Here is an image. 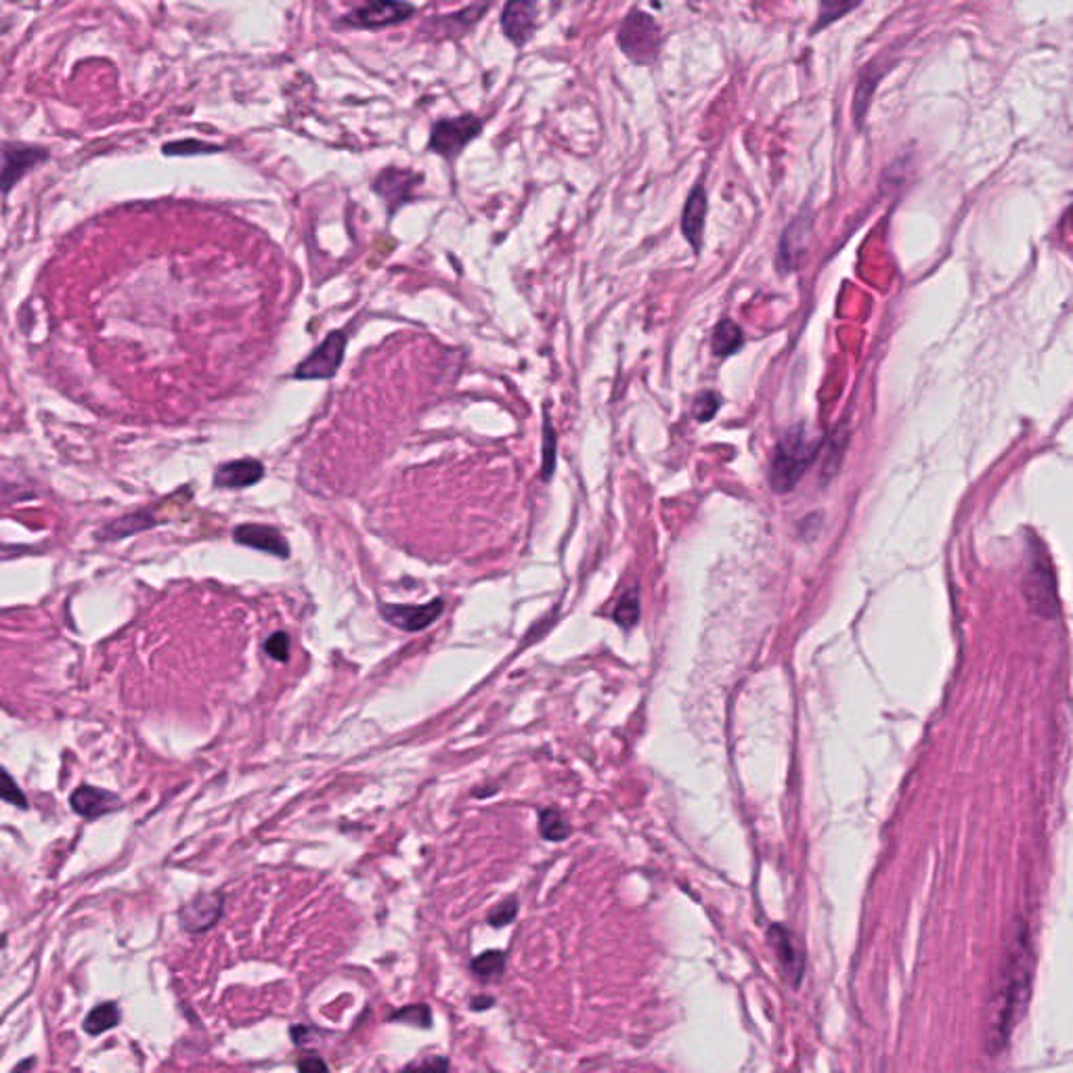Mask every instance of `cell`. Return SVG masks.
<instances>
[{
  "instance_id": "cell-33",
  "label": "cell",
  "mask_w": 1073,
  "mask_h": 1073,
  "mask_svg": "<svg viewBox=\"0 0 1073 1073\" xmlns=\"http://www.w3.org/2000/svg\"><path fill=\"white\" fill-rule=\"evenodd\" d=\"M470 1004H472V1011H487L495 1004V1000L489 996H478V998H472Z\"/></svg>"
},
{
  "instance_id": "cell-2",
  "label": "cell",
  "mask_w": 1073,
  "mask_h": 1073,
  "mask_svg": "<svg viewBox=\"0 0 1073 1073\" xmlns=\"http://www.w3.org/2000/svg\"><path fill=\"white\" fill-rule=\"evenodd\" d=\"M820 451V443L809 439L805 430L788 432L778 443L770 464V485L778 493L795 489L803 472L812 466Z\"/></svg>"
},
{
  "instance_id": "cell-25",
  "label": "cell",
  "mask_w": 1073,
  "mask_h": 1073,
  "mask_svg": "<svg viewBox=\"0 0 1073 1073\" xmlns=\"http://www.w3.org/2000/svg\"><path fill=\"white\" fill-rule=\"evenodd\" d=\"M612 619H615L617 625H621L623 629H631L635 623H638V619H640L638 591H635V589L627 591V594L615 606V612H612Z\"/></svg>"
},
{
  "instance_id": "cell-17",
  "label": "cell",
  "mask_w": 1073,
  "mask_h": 1073,
  "mask_svg": "<svg viewBox=\"0 0 1073 1073\" xmlns=\"http://www.w3.org/2000/svg\"><path fill=\"white\" fill-rule=\"evenodd\" d=\"M1036 587H1027V598L1038 610H1055V587H1053V575L1048 568H1044V560L1036 562L1034 575H1032Z\"/></svg>"
},
{
  "instance_id": "cell-5",
  "label": "cell",
  "mask_w": 1073,
  "mask_h": 1073,
  "mask_svg": "<svg viewBox=\"0 0 1073 1073\" xmlns=\"http://www.w3.org/2000/svg\"><path fill=\"white\" fill-rule=\"evenodd\" d=\"M415 15V7L405 0H367L365 5L353 9L342 17V24L357 30H382L394 24H403Z\"/></svg>"
},
{
  "instance_id": "cell-4",
  "label": "cell",
  "mask_w": 1073,
  "mask_h": 1073,
  "mask_svg": "<svg viewBox=\"0 0 1073 1073\" xmlns=\"http://www.w3.org/2000/svg\"><path fill=\"white\" fill-rule=\"evenodd\" d=\"M483 126V120L474 114L441 120L432 126L428 147L445 160H455L476 137H480Z\"/></svg>"
},
{
  "instance_id": "cell-21",
  "label": "cell",
  "mask_w": 1073,
  "mask_h": 1073,
  "mask_svg": "<svg viewBox=\"0 0 1073 1073\" xmlns=\"http://www.w3.org/2000/svg\"><path fill=\"white\" fill-rule=\"evenodd\" d=\"M120 1023V1009L116 1002H105V1004H99L95 1006V1009L89 1013V1017L84 1019V1029L89 1034L97 1036V1034H103L107 1032V1029H112Z\"/></svg>"
},
{
  "instance_id": "cell-28",
  "label": "cell",
  "mask_w": 1073,
  "mask_h": 1073,
  "mask_svg": "<svg viewBox=\"0 0 1073 1073\" xmlns=\"http://www.w3.org/2000/svg\"><path fill=\"white\" fill-rule=\"evenodd\" d=\"M0 799L11 805H17L21 809L28 807L26 795L21 793V788L17 786V782L11 778V774L5 768H0Z\"/></svg>"
},
{
  "instance_id": "cell-12",
  "label": "cell",
  "mask_w": 1073,
  "mask_h": 1073,
  "mask_svg": "<svg viewBox=\"0 0 1073 1073\" xmlns=\"http://www.w3.org/2000/svg\"><path fill=\"white\" fill-rule=\"evenodd\" d=\"M233 539L239 545L250 547V550L265 552L277 558L290 556L288 539L283 537L277 529L265 527V524H239V527L233 531Z\"/></svg>"
},
{
  "instance_id": "cell-29",
  "label": "cell",
  "mask_w": 1073,
  "mask_h": 1073,
  "mask_svg": "<svg viewBox=\"0 0 1073 1073\" xmlns=\"http://www.w3.org/2000/svg\"><path fill=\"white\" fill-rule=\"evenodd\" d=\"M216 151L218 147L202 143V141H193V139L164 145L166 156H197V153H216Z\"/></svg>"
},
{
  "instance_id": "cell-11",
  "label": "cell",
  "mask_w": 1073,
  "mask_h": 1073,
  "mask_svg": "<svg viewBox=\"0 0 1073 1073\" xmlns=\"http://www.w3.org/2000/svg\"><path fill=\"white\" fill-rule=\"evenodd\" d=\"M225 895L221 891L214 893H200L197 897L183 906L181 910V923L183 929L189 933H204L210 927L216 925L218 918L223 916Z\"/></svg>"
},
{
  "instance_id": "cell-22",
  "label": "cell",
  "mask_w": 1073,
  "mask_h": 1073,
  "mask_svg": "<svg viewBox=\"0 0 1073 1073\" xmlns=\"http://www.w3.org/2000/svg\"><path fill=\"white\" fill-rule=\"evenodd\" d=\"M556 470V432L550 413H543V449H541V478L550 480Z\"/></svg>"
},
{
  "instance_id": "cell-34",
  "label": "cell",
  "mask_w": 1073,
  "mask_h": 1073,
  "mask_svg": "<svg viewBox=\"0 0 1073 1073\" xmlns=\"http://www.w3.org/2000/svg\"><path fill=\"white\" fill-rule=\"evenodd\" d=\"M415 1069H439V1071H447L449 1069V1061L447 1059H432V1061H426L422 1065H415Z\"/></svg>"
},
{
  "instance_id": "cell-9",
  "label": "cell",
  "mask_w": 1073,
  "mask_h": 1073,
  "mask_svg": "<svg viewBox=\"0 0 1073 1073\" xmlns=\"http://www.w3.org/2000/svg\"><path fill=\"white\" fill-rule=\"evenodd\" d=\"M537 28L535 0H508L501 13V30L516 47H524Z\"/></svg>"
},
{
  "instance_id": "cell-24",
  "label": "cell",
  "mask_w": 1073,
  "mask_h": 1073,
  "mask_svg": "<svg viewBox=\"0 0 1073 1073\" xmlns=\"http://www.w3.org/2000/svg\"><path fill=\"white\" fill-rule=\"evenodd\" d=\"M860 3H862V0H820L818 21L814 26V32H818L820 28H828L832 21L841 19L843 15H847L849 11L856 9Z\"/></svg>"
},
{
  "instance_id": "cell-13",
  "label": "cell",
  "mask_w": 1073,
  "mask_h": 1073,
  "mask_svg": "<svg viewBox=\"0 0 1073 1073\" xmlns=\"http://www.w3.org/2000/svg\"><path fill=\"white\" fill-rule=\"evenodd\" d=\"M72 809L86 818V820H95V818H101V816H107L116 812V809L120 807V799L118 795L109 793V791H103V788H97V786H91V784H82L78 786L72 799Z\"/></svg>"
},
{
  "instance_id": "cell-32",
  "label": "cell",
  "mask_w": 1073,
  "mask_h": 1073,
  "mask_svg": "<svg viewBox=\"0 0 1073 1073\" xmlns=\"http://www.w3.org/2000/svg\"><path fill=\"white\" fill-rule=\"evenodd\" d=\"M300 1071H327V1063H323L319 1057H306L298 1061Z\"/></svg>"
},
{
  "instance_id": "cell-8",
  "label": "cell",
  "mask_w": 1073,
  "mask_h": 1073,
  "mask_svg": "<svg viewBox=\"0 0 1073 1073\" xmlns=\"http://www.w3.org/2000/svg\"><path fill=\"white\" fill-rule=\"evenodd\" d=\"M445 610V602L441 598H436L428 604H420V606H409V604H382L380 606V615L386 623L399 627L403 631H409V633H418V631H424L428 629L436 619H439L443 615Z\"/></svg>"
},
{
  "instance_id": "cell-7",
  "label": "cell",
  "mask_w": 1073,
  "mask_h": 1073,
  "mask_svg": "<svg viewBox=\"0 0 1073 1073\" xmlns=\"http://www.w3.org/2000/svg\"><path fill=\"white\" fill-rule=\"evenodd\" d=\"M49 160V151L26 143H0V193H9L38 164Z\"/></svg>"
},
{
  "instance_id": "cell-1",
  "label": "cell",
  "mask_w": 1073,
  "mask_h": 1073,
  "mask_svg": "<svg viewBox=\"0 0 1073 1073\" xmlns=\"http://www.w3.org/2000/svg\"><path fill=\"white\" fill-rule=\"evenodd\" d=\"M1029 979H1032V950H1029V937L1023 929V933L1017 937L1009 962H1006L1002 990L994 1002L992 1029L996 1042L1009 1040L1013 1027L1017 1025V1017L1027 1002Z\"/></svg>"
},
{
  "instance_id": "cell-18",
  "label": "cell",
  "mask_w": 1073,
  "mask_h": 1073,
  "mask_svg": "<svg viewBox=\"0 0 1073 1073\" xmlns=\"http://www.w3.org/2000/svg\"><path fill=\"white\" fill-rule=\"evenodd\" d=\"M772 939H774V948H776V956L780 960L782 969L788 973V975H795L797 979L801 977V969H803V960L793 944V937L791 933H786L784 929L780 927H774L770 931Z\"/></svg>"
},
{
  "instance_id": "cell-15",
  "label": "cell",
  "mask_w": 1073,
  "mask_h": 1073,
  "mask_svg": "<svg viewBox=\"0 0 1073 1073\" xmlns=\"http://www.w3.org/2000/svg\"><path fill=\"white\" fill-rule=\"evenodd\" d=\"M705 216H707V193L703 187H694L690 193L684 216H682V229L688 242L694 246V250H700V239H703L705 229Z\"/></svg>"
},
{
  "instance_id": "cell-23",
  "label": "cell",
  "mask_w": 1073,
  "mask_h": 1073,
  "mask_svg": "<svg viewBox=\"0 0 1073 1073\" xmlns=\"http://www.w3.org/2000/svg\"><path fill=\"white\" fill-rule=\"evenodd\" d=\"M472 971L480 979H495L506 969V954L501 950H487L472 960Z\"/></svg>"
},
{
  "instance_id": "cell-14",
  "label": "cell",
  "mask_w": 1073,
  "mask_h": 1073,
  "mask_svg": "<svg viewBox=\"0 0 1073 1073\" xmlns=\"http://www.w3.org/2000/svg\"><path fill=\"white\" fill-rule=\"evenodd\" d=\"M265 476V466L258 459H233V462L221 464L214 472V485L221 489H246Z\"/></svg>"
},
{
  "instance_id": "cell-10",
  "label": "cell",
  "mask_w": 1073,
  "mask_h": 1073,
  "mask_svg": "<svg viewBox=\"0 0 1073 1073\" xmlns=\"http://www.w3.org/2000/svg\"><path fill=\"white\" fill-rule=\"evenodd\" d=\"M420 183H422L420 174H415L411 170L386 168L374 181V191L388 204L390 212H394L399 206L411 200L415 187H420Z\"/></svg>"
},
{
  "instance_id": "cell-3",
  "label": "cell",
  "mask_w": 1073,
  "mask_h": 1073,
  "mask_svg": "<svg viewBox=\"0 0 1073 1073\" xmlns=\"http://www.w3.org/2000/svg\"><path fill=\"white\" fill-rule=\"evenodd\" d=\"M619 47L635 63H650L661 49V30L644 11H631L619 30Z\"/></svg>"
},
{
  "instance_id": "cell-16",
  "label": "cell",
  "mask_w": 1073,
  "mask_h": 1073,
  "mask_svg": "<svg viewBox=\"0 0 1073 1073\" xmlns=\"http://www.w3.org/2000/svg\"><path fill=\"white\" fill-rule=\"evenodd\" d=\"M156 520H153L151 512L147 510H139V512H133V514H126L122 518H116L112 522H107L105 527L99 531V539L101 541H116V539H124L128 535H135V533H141V531H147L151 527H156Z\"/></svg>"
},
{
  "instance_id": "cell-6",
  "label": "cell",
  "mask_w": 1073,
  "mask_h": 1073,
  "mask_svg": "<svg viewBox=\"0 0 1073 1073\" xmlns=\"http://www.w3.org/2000/svg\"><path fill=\"white\" fill-rule=\"evenodd\" d=\"M348 336L342 330L332 332L294 371L296 380H330L338 374L344 361Z\"/></svg>"
},
{
  "instance_id": "cell-26",
  "label": "cell",
  "mask_w": 1073,
  "mask_h": 1073,
  "mask_svg": "<svg viewBox=\"0 0 1073 1073\" xmlns=\"http://www.w3.org/2000/svg\"><path fill=\"white\" fill-rule=\"evenodd\" d=\"M390 1021L409 1023V1025H415V1027L428 1029L432 1025V1011H430L428 1004H413V1006H405V1009L390 1015Z\"/></svg>"
},
{
  "instance_id": "cell-31",
  "label": "cell",
  "mask_w": 1073,
  "mask_h": 1073,
  "mask_svg": "<svg viewBox=\"0 0 1073 1073\" xmlns=\"http://www.w3.org/2000/svg\"><path fill=\"white\" fill-rule=\"evenodd\" d=\"M717 407H719V399L715 397L713 392L700 394V397H698L696 403H694V415H696V420H698V422H709V420L713 418V415H715Z\"/></svg>"
},
{
  "instance_id": "cell-27",
  "label": "cell",
  "mask_w": 1073,
  "mask_h": 1073,
  "mask_svg": "<svg viewBox=\"0 0 1073 1073\" xmlns=\"http://www.w3.org/2000/svg\"><path fill=\"white\" fill-rule=\"evenodd\" d=\"M516 916H518V897L512 895V897H506V900H503L493 912H489L487 923L495 929H501V927H508Z\"/></svg>"
},
{
  "instance_id": "cell-30",
  "label": "cell",
  "mask_w": 1073,
  "mask_h": 1073,
  "mask_svg": "<svg viewBox=\"0 0 1073 1073\" xmlns=\"http://www.w3.org/2000/svg\"><path fill=\"white\" fill-rule=\"evenodd\" d=\"M265 652L273 661L286 663L290 659V635L286 631L271 633L269 640L265 642Z\"/></svg>"
},
{
  "instance_id": "cell-20",
  "label": "cell",
  "mask_w": 1073,
  "mask_h": 1073,
  "mask_svg": "<svg viewBox=\"0 0 1073 1073\" xmlns=\"http://www.w3.org/2000/svg\"><path fill=\"white\" fill-rule=\"evenodd\" d=\"M539 832L541 837L545 841H552V843H558V841H564L571 837V826H568L566 818L558 812V809L550 807V809H541L539 812Z\"/></svg>"
},
{
  "instance_id": "cell-19",
  "label": "cell",
  "mask_w": 1073,
  "mask_h": 1073,
  "mask_svg": "<svg viewBox=\"0 0 1073 1073\" xmlns=\"http://www.w3.org/2000/svg\"><path fill=\"white\" fill-rule=\"evenodd\" d=\"M742 340H744L742 330L734 321H730V319L719 321L717 327H715V332H713V340H711L713 353L717 357H730L742 346Z\"/></svg>"
}]
</instances>
